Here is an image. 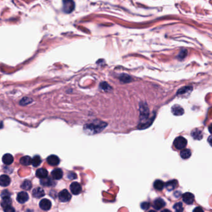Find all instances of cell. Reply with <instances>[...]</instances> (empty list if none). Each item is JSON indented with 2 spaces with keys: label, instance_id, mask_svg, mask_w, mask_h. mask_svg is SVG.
<instances>
[{
  "label": "cell",
  "instance_id": "cell-1",
  "mask_svg": "<svg viewBox=\"0 0 212 212\" xmlns=\"http://www.w3.org/2000/svg\"><path fill=\"white\" fill-rule=\"evenodd\" d=\"M106 125H107V124L105 122L101 121H94L91 123V124L86 125L85 127V129L87 132L94 134L102 132Z\"/></svg>",
  "mask_w": 212,
  "mask_h": 212
},
{
  "label": "cell",
  "instance_id": "cell-2",
  "mask_svg": "<svg viewBox=\"0 0 212 212\" xmlns=\"http://www.w3.org/2000/svg\"><path fill=\"white\" fill-rule=\"evenodd\" d=\"M187 139L183 137H177L174 142V146L177 149H183L187 146Z\"/></svg>",
  "mask_w": 212,
  "mask_h": 212
},
{
  "label": "cell",
  "instance_id": "cell-3",
  "mask_svg": "<svg viewBox=\"0 0 212 212\" xmlns=\"http://www.w3.org/2000/svg\"><path fill=\"white\" fill-rule=\"evenodd\" d=\"M75 9L73 0H63V10L65 13H71Z\"/></svg>",
  "mask_w": 212,
  "mask_h": 212
},
{
  "label": "cell",
  "instance_id": "cell-4",
  "mask_svg": "<svg viewBox=\"0 0 212 212\" xmlns=\"http://www.w3.org/2000/svg\"><path fill=\"white\" fill-rule=\"evenodd\" d=\"M58 197L60 200L62 202H68L71 198V195L67 190H63L59 193Z\"/></svg>",
  "mask_w": 212,
  "mask_h": 212
},
{
  "label": "cell",
  "instance_id": "cell-5",
  "mask_svg": "<svg viewBox=\"0 0 212 212\" xmlns=\"http://www.w3.org/2000/svg\"><path fill=\"white\" fill-rule=\"evenodd\" d=\"M182 200L186 204L192 205L194 202V195L190 192H186L183 194Z\"/></svg>",
  "mask_w": 212,
  "mask_h": 212
},
{
  "label": "cell",
  "instance_id": "cell-6",
  "mask_svg": "<svg viewBox=\"0 0 212 212\" xmlns=\"http://www.w3.org/2000/svg\"><path fill=\"white\" fill-rule=\"evenodd\" d=\"M70 191L71 193L74 195L80 194L82 191L81 186L79 183L78 182H73L70 185Z\"/></svg>",
  "mask_w": 212,
  "mask_h": 212
},
{
  "label": "cell",
  "instance_id": "cell-7",
  "mask_svg": "<svg viewBox=\"0 0 212 212\" xmlns=\"http://www.w3.org/2000/svg\"><path fill=\"white\" fill-rule=\"evenodd\" d=\"M39 206H40L41 208L43 210H48L51 208L52 203L49 200L44 198L41 201Z\"/></svg>",
  "mask_w": 212,
  "mask_h": 212
},
{
  "label": "cell",
  "instance_id": "cell-8",
  "mask_svg": "<svg viewBox=\"0 0 212 212\" xmlns=\"http://www.w3.org/2000/svg\"><path fill=\"white\" fill-rule=\"evenodd\" d=\"M47 163L51 166H57L60 163V159L58 156L55 155H50L47 159Z\"/></svg>",
  "mask_w": 212,
  "mask_h": 212
},
{
  "label": "cell",
  "instance_id": "cell-9",
  "mask_svg": "<svg viewBox=\"0 0 212 212\" xmlns=\"http://www.w3.org/2000/svg\"><path fill=\"white\" fill-rule=\"evenodd\" d=\"M29 200V195L25 192H21L18 194L17 200L21 203H24Z\"/></svg>",
  "mask_w": 212,
  "mask_h": 212
},
{
  "label": "cell",
  "instance_id": "cell-10",
  "mask_svg": "<svg viewBox=\"0 0 212 212\" xmlns=\"http://www.w3.org/2000/svg\"><path fill=\"white\" fill-rule=\"evenodd\" d=\"M165 205H166V203L164 201V200L161 198H158L154 201L153 206L155 209L160 210L161 208H163L165 206Z\"/></svg>",
  "mask_w": 212,
  "mask_h": 212
},
{
  "label": "cell",
  "instance_id": "cell-11",
  "mask_svg": "<svg viewBox=\"0 0 212 212\" xmlns=\"http://www.w3.org/2000/svg\"><path fill=\"white\" fill-rule=\"evenodd\" d=\"M32 195L35 198H41L45 195V192L43 189L41 187H37L35 189H33L32 192Z\"/></svg>",
  "mask_w": 212,
  "mask_h": 212
},
{
  "label": "cell",
  "instance_id": "cell-12",
  "mask_svg": "<svg viewBox=\"0 0 212 212\" xmlns=\"http://www.w3.org/2000/svg\"><path fill=\"white\" fill-rule=\"evenodd\" d=\"M172 112L175 115L180 116V115H183L184 112L183 108L181 107L180 105H175L172 107Z\"/></svg>",
  "mask_w": 212,
  "mask_h": 212
},
{
  "label": "cell",
  "instance_id": "cell-13",
  "mask_svg": "<svg viewBox=\"0 0 212 212\" xmlns=\"http://www.w3.org/2000/svg\"><path fill=\"white\" fill-rule=\"evenodd\" d=\"M11 179L9 176L6 175H2L0 176V186L6 187L9 185Z\"/></svg>",
  "mask_w": 212,
  "mask_h": 212
},
{
  "label": "cell",
  "instance_id": "cell-14",
  "mask_svg": "<svg viewBox=\"0 0 212 212\" xmlns=\"http://www.w3.org/2000/svg\"><path fill=\"white\" fill-rule=\"evenodd\" d=\"M147 106L142 105L140 107V117L142 120H147L148 115L149 112Z\"/></svg>",
  "mask_w": 212,
  "mask_h": 212
},
{
  "label": "cell",
  "instance_id": "cell-15",
  "mask_svg": "<svg viewBox=\"0 0 212 212\" xmlns=\"http://www.w3.org/2000/svg\"><path fill=\"white\" fill-rule=\"evenodd\" d=\"M3 163H4L6 165H10L13 163V162L14 161V158L13 156L11 155V154H5L2 158Z\"/></svg>",
  "mask_w": 212,
  "mask_h": 212
},
{
  "label": "cell",
  "instance_id": "cell-16",
  "mask_svg": "<svg viewBox=\"0 0 212 212\" xmlns=\"http://www.w3.org/2000/svg\"><path fill=\"white\" fill-rule=\"evenodd\" d=\"M52 176L53 179L59 180L63 177V171L60 169H55L52 172Z\"/></svg>",
  "mask_w": 212,
  "mask_h": 212
},
{
  "label": "cell",
  "instance_id": "cell-17",
  "mask_svg": "<svg viewBox=\"0 0 212 212\" xmlns=\"http://www.w3.org/2000/svg\"><path fill=\"white\" fill-rule=\"evenodd\" d=\"M177 186V181L176 180H172L167 182L166 184V188L169 191H172Z\"/></svg>",
  "mask_w": 212,
  "mask_h": 212
},
{
  "label": "cell",
  "instance_id": "cell-18",
  "mask_svg": "<svg viewBox=\"0 0 212 212\" xmlns=\"http://www.w3.org/2000/svg\"><path fill=\"white\" fill-rule=\"evenodd\" d=\"M36 176L40 179H43L47 177L48 176V172L46 169L41 168L37 169L36 171Z\"/></svg>",
  "mask_w": 212,
  "mask_h": 212
},
{
  "label": "cell",
  "instance_id": "cell-19",
  "mask_svg": "<svg viewBox=\"0 0 212 212\" xmlns=\"http://www.w3.org/2000/svg\"><path fill=\"white\" fill-rule=\"evenodd\" d=\"M191 135L194 139H198V140H200L203 138L202 132L198 129L194 130L191 133Z\"/></svg>",
  "mask_w": 212,
  "mask_h": 212
},
{
  "label": "cell",
  "instance_id": "cell-20",
  "mask_svg": "<svg viewBox=\"0 0 212 212\" xmlns=\"http://www.w3.org/2000/svg\"><path fill=\"white\" fill-rule=\"evenodd\" d=\"M20 163L23 166H29L32 164V158L29 156H26L21 158Z\"/></svg>",
  "mask_w": 212,
  "mask_h": 212
},
{
  "label": "cell",
  "instance_id": "cell-21",
  "mask_svg": "<svg viewBox=\"0 0 212 212\" xmlns=\"http://www.w3.org/2000/svg\"><path fill=\"white\" fill-rule=\"evenodd\" d=\"M53 183H54V182L53 181L52 179L50 177H47L46 178L41 179V184L42 186H51L53 185Z\"/></svg>",
  "mask_w": 212,
  "mask_h": 212
},
{
  "label": "cell",
  "instance_id": "cell-22",
  "mask_svg": "<svg viewBox=\"0 0 212 212\" xmlns=\"http://www.w3.org/2000/svg\"><path fill=\"white\" fill-rule=\"evenodd\" d=\"M191 152L190 149H182V151L181 152V156L182 159H187L188 158H189L191 157Z\"/></svg>",
  "mask_w": 212,
  "mask_h": 212
},
{
  "label": "cell",
  "instance_id": "cell-23",
  "mask_svg": "<svg viewBox=\"0 0 212 212\" xmlns=\"http://www.w3.org/2000/svg\"><path fill=\"white\" fill-rule=\"evenodd\" d=\"M154 188L158 191H162L164 187V183L161 180H156L154 182Z\"/></svg>",
  "mask_w": 212,
  "mask_h": 212
},
{
  "label": "cell",
  "instance_id": "cell-24",
  "mask_svg": "<svg viewBox=\"0 0 212 212\" xmlns=\"http://www.w3.org/2000/svg\"><path fill=\"white\" fill-rule=\"evenodd\" d=\"M11 203H12V200H11L10 197H3L2 201H1V206L3 208L6 207V206L11 205Z\"/></svg>",
  "mask_w": 212,
  "mask_h": 212
},
{
  "label": "cell",
  "instance_id": "cell-25",
  "mask_svg": "<svg viewBox=\"0 0 212 212\" xmlns=\"http://www.w3.org/2000/svg\"><path fill=\"white\" fill-rule=\"evenodd\" d=\"M192 90V87H184L182 88L181 89H180L177 92V94L179 95H182V94H184L186 93H188V92H191Z\"/></svg>",
  "mask_w": 212,
  "mask_h": 212
},
{
  "label": "cell",
  "instance_id": "cell-26",
  "mask_svg": "<svg viewBox=\"0 0 212 212\" xmlns=\"http://www.w3.org/2000/svg\"><path fill=\"white\" fill-rule=\"evenodd\" d=\"M41 162H42L41 158L40 156H36L33 158V159H32V164L34 167L38 166L41 164Z\"/></svg>",
  "mask_w": 212,
  "mask_h": 212
},
{
  "label": "cell",
  "instance_id": "cell-27",
  "mask_svg": "<svg viewBox=\"0 0 212 212\" xmlns=\"http://www.w3.org/2000/svg\"><path fill=\"white\" fill-rule=\"evenodd\" d=\"M21 187L22 189L26 190V191H29V190H30L32 188L31 182L28 180H26L22 184Z\"/></svg>",
  "mask_w": 212,
  "mask_h": 212
},
{
  "label": "cell",
  "instance_id": "cell-28",
  "mask_svg": "<svg viewBox=\"0 0 212 212\" xmlns=\"http://www.w3.org/2000/svg\"><path fill=\"white\" fill-rule=\"evenodd\" d=\"M174 209L176 212H182L184 208L181 202H178L174 205Z\"/></svg>",
  "mask_w": 212,
  "mask_h": 212
},
{
  "label": "cell",
  "instance_id": "cell-29",
  "mask_svg": "<svg viewBox=\"0 0 212 212\" xmlns=\"http://www.w3.org/2000/svg\"><path fill=\"white\" fill-rule=\"evenodd\" d=\"M120 80L124 83H128L131 81V78L127 75H122L120 76Z\"/></svg>",
  "mask_w": 212,
  "mask_h": 212
},
{
  "label": "cell",
  "instance_id": "cell-30",
  "mask_svg": "<svg viewBox=\"0 0 212 212\" xmlns=\"http://www.w3.org/2000/svg\"><path fill=\"white\" fill-rule=\"evenodd\" d=\"M100 88H101L103 90H105V91L110 90V86L108 85L107 83H102L101 84H100Z\"/></svg>",
  "mask_w": 212,
  "mask_h": 212
},
{
  "label": "cell",
  "instance_id": "cell-31",
  "mask_svg": "<svg viewBox=\"0 0 212 212\" xmlns=\"http://www.w3.org/2000/svg\"><path fill=\"white\" fill-rule=\"evenodd\" d=\"M4 212H15L14 209L13 208V206H11V205H9L4 207Z\"/></svg>",
  "mask_w": 212,
  "mask_h": 212
},
{
  "label": "cell",
  "instance_id": "cell-32",
  "mask_svg": "<svg viewBox=\"0 0 212 212\" xmlns=\"http://www.w3.org/2000/svg\"><path fill=\"white\" fill-rule=\"evenodd\" d=\"M149 206H150V204L148 202H143L141 204V207L144 210H148L149 208Z\"/></svg>",
  "mask_w": 212,
  "mask_h": 212
},
{
  "label": "cell",
  "instance_id": "cell-33",
  "mask_svg": "<svg viewBox=\"0 0 212 212\" xmlns=\"http://www.w3.org/2000/svg\"><path fill=\"white\" fill-rule=\"evenodd\" d=\"M186 55H187V50H182V51L180 52L179 55V57L181 58H184Z\"/></svg>",
  "mask_w": 212,
  "mask_h": 212
},
{
  "label": "cell",
  "instance_id": "cell-34",
  "mask_svg": "<svg viewBox=\"0 0 212 212\" xmlns=\"http://www.w3.org/2000/svg\"><path fill=\"white\" fill-rule=\"evenodd\" d=\"M2 197H10V194L8 191H4L2 192L1 194Z\"/></svg>",
  "mask_w": 212,
  "mask_h": 212
},
{
  "label": "cell",
  "instance_id": "cell-35",
  "mask_svg": "<svg viewBox=\"0 0 212 212\" xmlns=\"http://www.w3.org/2000/svg\"><path fill=\"white\" fill-rule=\"evenodd\" d=\"M193 212H203V210L200 206H197L193 210Z\"/></svg>",
  "mask_w": 212,
  "mask_h": 212
},
{
  "label": "cell",
  "instance_id": "cell-36",
  "mask_svg": "<svg viewBox=\"0 0 212 212\" xmlns=\"http://www.w3.org/2000/svg\"><path fill=\"white\" fill-rule=\"evenodd\" d=\"M76 177V175L73 172H70V174H68V178L69 179H75Z\"/></svg>",
  "mask_w": 212,
  "mask_h": 212
},
{
  "label": "cell",
  "instance_id": "cell-37",
  "mask_svg": "<svg viewBox=\"0 0 212 212\" xmlns=\"http://www.w3.org/2000/svg\"><path fill=\"white\" fill-rule=\"evenodd\" d=\"M208 142L209 143V144L212 147V135L210 136L208 138Z\"/></svg>",
  "mask_w": 212,
  "mask_h": 212
},
{
  "label": "cell",
  "instance_id": "cell-38",
  "mask_svg": "<svg viewBox=\"0 0 212 212\" xmlns=\"http://www.w3.org/2000/svg\"><path fill=\"white\" fill-rule=\"evenodd\" d=\"M208 130H209V132L211 134H212V124L209 126L208 127Z\"/></svg>",
  "mask_w": 212,
  "mask_h": 212
},
{
  "label": "cell",
  "instance_id": "cell-39",
  "mask_svg": "<svg viewBox=\"0 0 212 212\" xmlns=\"http://www.w3.org/2000/svg\"><path fill=\"white\" fill-rule=\"evenodd\" d=\"M3 127V123L2 121L0 120V129L2 128Z\"/></svg>",
  "mask_w": 212,
  "mask_h": 212
},
{
  "label": "cell",
  "instance_id": "cell-40",
  "mask_svg": "<svg viewBox=\"0 0 212 212\" xmlns=\"http://www.w3.org/2000/svg\"><path fill=\"white\" fill-rule=\"evenodd\" d=\"M161 212H171V211L170 210H167V209H165V210H163Z\"/></svg>",
  "mask_w": 212,
  "mask_h": 212
},
{
  "label": "cell",
  "instance_id": "cell-41",
  "mask_svg": "<svg viewBox=\"0 0 212 212\" xmlns=\"http://www.w3.org/2000/svg\"><path fill=\"white\" fill-rule=\"evenodd\" d=\"M148 212H156V211L154 210H151V211H149Z\"/></svg>",
  "mask_w": 212,
  "mask_h": 212
}]
</instances>
